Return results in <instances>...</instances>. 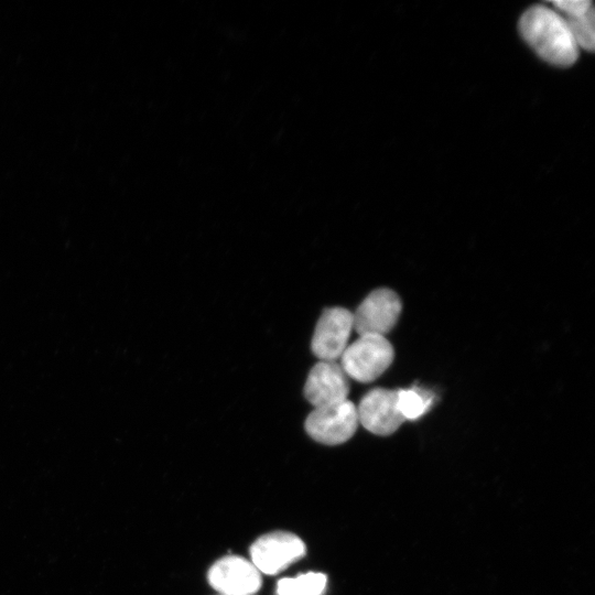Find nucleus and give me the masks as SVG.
Wrapping results in <instances>:
<instances>
[{
  "mask_svg": "<svg viewBox=\"0 0 595 595\" xmlns=\"http://www.w3.org/2000/svg\"><path fill=\"white\" fill-rule=\"evenodd\" d=\"M433 397L419 389L397 390L398 409L405 420H416L430 408Z\"/></svg>",
  "mask_w": 595,
  "mask_h": 595,
  "instance_id": "obj_11",
  "label": "nucleus"
},
{
  "mask_svg": "<svg viewBox=\"0 0 595 595\" xmlns=\"http://www.w3.org/2000/svg\"><path fill=\"white\" fill-rule=\"evenodd\" d=\"M564 19L578 48L593 51L595 45L594 9L592 8L582 17Z\"/></svg>",
  "mask_w": 595,
  "mask_h": 595,
  "instance_id": "obj_12",
  "label": "nucleus"
},
{
  "mask_svg": "<svg viewBox=\"0 0 595 595\" xmlns=\"http://www.w3.org/2000/svg\"><path fill=\"white\" fill-rule=\"evenodd\" d=\"M394 350L386 336L359 335L340 356V367L347 377L371 382L392 364Z\"/></svg>",
  "mask_w": 595,
  "mask_h": 595,
  "instance_id": "obj_2",
  "label": "nucleus"
},
{
  "mask_svg": "<svg viewBox=\"0 0 595 595\" xmlns=\"http://www.w3.org/2000/svg\"><path fill=\"white\" fill-rule=\"evenodd\" d=\"M353 313L344 307L326 309L314 329L311 348L323 361H336L348 346Z\"/></svg>",
  "mask_w": 595,
  "mask_h": 595,
  "instance_id": "obj_6",
  "label": "nucleus"
},
{
  "mask_svg": "<svg viewBox=\"0 0 595 595\" xmlns=\"http://www.w3.org/2000/svg\"><path fill=\"white\" fill-rule=\"evenodd\" d=\"M401 309V300L394 291L376 289L353 313V329L359 335L385 336L397 324Z\"/></svg>",
  "mask_w": 595,
  "mask_h": 595,
  "instance_id": "obj_4",
  "label": "nucleus"
},
{
  "mask_svg": "<svg viewBox=\"0 0 595 595\" xmlns=\"http://www.w3.org/2000/svg\"><path fill=\"white\" fill-rule=\"evenodd\" d=\"M348 377L336 361L320 360L311 369L304 394L314 407L321 408L348 400Z\"/></svg>",
  "mask_w": 595,
  "mask_h": 595,
  "instance_id": "obj_9",
  "label": "nucleus"
},
{
  "mask_svg": "<svg viewBox=\"0 0 595 595\" xmlns=\"http://www.w3.org/2000/svg\"><path fill=\"white\" fill-rule=\"evenodd\" d=\"M305 551V544L298 536L275 531L258 538L250 548V556L260 573L274 575L303 558Z\"/></svg>",
  "mask_w": 595,
  "mask_h": 595,
  "instance_id": "obj_5",
  "label": "nucleus"
},
{
  "mask_svg": "<svg viewBox=\"0 0 595 595\" xmlns=\"http://www.w3.org/2000/svg\"><path fill=\"white\" fill-rule=\"evenodd\" d=\"M356 408L359 423L377 435H390L404 422L398 409L394 390L372 389L363 397Z\"/></svg>",
  "mask_w": 595,
  "mask_h": 595,
  "instance_id": "obj_8",
  "label": "nucleus"
},
{
  "mask_svg": "<svg viewBox=\"0 0 595 595\" xmlns=\"http://www.w3.org/2000/svg\"><path fill=\"white\" fill-rule=\"evenodd\" d=\"M358 414L356 405L343 402L314 408L305 420V430L315 441L325 445H338L348 441L357 430Z\"/></svg>",
  "mask_w": 595,
  "mask_h": 595,
  "instance_id": "obj_3",
  "label": "nucleus"
},
{
  "mask_svg": "<svg viewBox=\"0 0 595 595\" xmlns=\"http://www.w3.org/2000/svg\"><path fill=\"white\" fill-rule=\"evenodd\" d=\"M551 4L558 13L567 19L582 17L593 8L589 0H556Z\"/></svg>",
  "mask_w": 595,
  "mask_h": 595,
  "instance_id": "obj_13",
  "label": "nucleus"
},
{
  "mask_svg": "<svg viewBox=\"0 0 595 595\" xmlns=\"http://www.w3.org/2000/svg\"><path fill=\"white\" fill-rule=\"evenodd\" d=\"M208 582L220 595H253L261 587L262 578L251 561L227 555L210 566Z\"/></svg>",
  "mask_w": 595,
  "mask_h": 595,
  "instance_id": "obj_7",
  "label": "nucleus"
},
{
  "mask_svg": "<svg viewBox=\"0 0 595 595\" xmlns=\"http://www.w3.org/2000/svg\"><path fill=\"white\" fill-rule=\"evenodd\" d=\"M523 39L545 62L569 67L578 57V46L565 19L554 9L533 6L520 18Z\"/></svg>",
  "mask_w": 595,
  "mask_h": 595,
  "instance_id": "obj_1",
  "label": "nucleus"
},
{
  "mask_svg": "<svg viewBox=\"0 0 595 595\" xmlns=\"http://www.w3.org/2000/svg\"><path fill=\"white\" fill-rule=\"evenodd\" d=\"M326 582V575L316 572L284 577L277 584V595H322Z\"/></svg>",
  "mask_w": 595,
  "mask_h": 595,
  "instance_id": "obj_10",
  "label": "nucleus"
}]
</instances>
